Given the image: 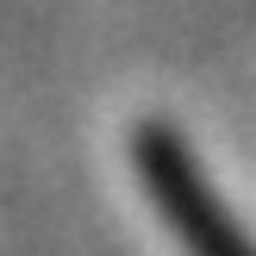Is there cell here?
<instances>
[{
    "mask_svg": "<svg viewBox=\"0 0 256 256\" xmlns=\"http://www.w3.org/2000/svg\"><path fill=\"white\" fill-rule=\"evenodd\" d=\"M132 150H138V175H144L156 212L188 244V256H256V244L244 238V225L219 206V194H212L206 169H200L194 144H188L182 132H169V125L150 119V125H138Z\"/></svg>",
    "mask_w": 256,
    "mask_h": 256,
    "instance_id": "6da1fadb",
    "label": "cell"
}]
</instances>
